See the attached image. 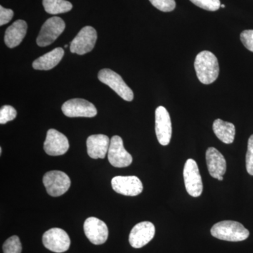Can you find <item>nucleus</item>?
Listing matches in <instances>:
<instances>
[{"label": "nucleus", "instance_id": "nucleus-1", "mask_svg": "<svg viewBox=\"0 0 253 253\" xmlns=\"http://www.w3.org/2000/svg\"><path fill=\"white\" fill-rule=\"evenodd\" d=\"M194 68L196 76L203 84H212L219 76V63L215 55L211 51L200 52L195 59Z\"/></svg>", "mask_w": 253, "mask_h": 253}, {"label": "nucleus", "instance_id": "nucleus-2", "mask_svg": "<svg viewBox=\"0 0 253 253\" xmlns=\"http://www.w3.org/2000/svg\"><path fill=\"white\" fill-rule=\"evenodd\" d=\"M211 232L216 239L231 242L244 241L250 235L249 231L242 224L231 220L219 221L212 226Z\"/></svg>", "mask_w": 253, "mask_h": 253}, {"label": "nucleus", "instance_id": "nucleus-3", "mask_svg": "<svg viewBox=\"0 0 253 253\" xmlns=\"http://www.w3.org/2000/svg\"><path fill=\"white\" fill-rule=\"evenodd\" d=\"M98 78L101 83L110 86L125 101H131L134 99V93L117 73L109 68L101 70Z\"/></svg>", "mask_w": 253, "mask_h": 253}, {"label": "nucleus", "instance_id": "nucleus-4", "mask_svg": "<svg viewBox=\"0 0 253 253\" xmlns=\"http://www.w3.org/2000/svg\"><path fill=\"white\" fill-rule=\"evenodd\" d=\"M66 23L62 18L54 16L46 20L42 26L37 38V44L40 46H46L53 42L64 31Z\"/></svg>", "mask_w": 253, "mask_h": 253}, {"label": "nucleus", "instance_id": "nucleus-5", "mask_svg": "<svg viewBox=\"0 0 253 253\" xmlns=\"http://www.w3.org/2000/svg\"><path fill=\"white\" fill-rule=\"evenodd\" d=\"M43 184L46 192L52 197L62 196L71 187V181L66 173L59 170L50 171L43 176Z\"/></svg>", "mask_w": 253, "mask_h": 253}, {"label": "nucleus", "instance_id": "nucleus-6", "mask_svg": "<svg viewBox=\"0 0 253 253\" xmlns=\"http://www.w3.org/2000/svg\"><path fill=\"white\" fill-rule=\"evenodd\" d=\"M183 174L188 194L192 197H199L202 194L204 186L199 166L194 159L190 158L186 161Z\"/></svg>", "mask_w": 253, "mask_h": 253}, {"label": "nucleus", "instance_id": "nucleus-7", "mask_svg": "<svg viewBox=\"0 0 253 253\" xmlns=\"http://www.w3.org/2000/svg\"><path fill=\"white\" fill-rule=\"evenodd\" d=\"M97 40V33L91 26L82 28L76 38L71 42V52L78 55H84L94 49Z\"/></svg>", "mask_w": 253, "mask_h": 253}, {"label": "nucleus", "instance_id": "nucleus-8", "mask_svg": "<svg viewBox=\"0 0 253 253\" xmlns=\"http://www.w3.org/2000/svg\"><path fill=\"white\" fill-rule=\"evenodd\" d=\"M44 247L52 252H66L71 246V239L67 233L59 228H52L46 231L42 236Z\"/></svg>", "mask_w": 253, "mask_h": 253}, {"label": "nucleus", "instance_id": "nucleus-9", "mask_svg": "<svg viewBox=\"0 0 253 253\" xmlns=\"http://www.w3.org/2000/svg\"><path fill=\"white\" fill-rule=\"evenodd\" d=\"M108 158L113 167L118 168L128 167L133 161L132 156L125 149L122 138L117 135L111 138Z\"/></svg>", "mask_w": 253, "mask_h": 253}, {"label": "nucleus", "instance_id": "nucleus-10", "mask_svg": "<svg viewBox=\"0 0 253 253\" xmlns=\"http://www.w3.org/2000/svg\"><path fill=\"white\" fill-rule=\"evenodd\" d=\"M63 114L69 118H93L97 114L94 105L83 99H73L65 102L61 107Z\"/></svg>", "mask_w": 253, "mask_h": 253}, {"label": "nucleus", "instance_id": "nucleus-11", "mask_svg": "<svg viewBox=\"0 0 253 253\" xmlns=\"http://www.w3.org/2000/svg\"><path fill=\"white\" fill-rule=\"evenodd\" d=\"M156 133L158 142L162 146L169 144L172 137V123L167 109L161 106L156 110Z\"/></svg>", "mask_w": 253, "mask_h": 253}, {"label": "nucleus", "instance_id": "nucleus-12", "mask_svg": "<svg viewBox=\"0 0 253 253\" xmlns=\"http://www.w3.org/2000/svg\"><path fill=\"white\" fill-rule=\"evenodd\" d=\"M113 189L118 194L136 196L143 191V184L136 176H117L111 180Z\"/></svg>", "mask_w": 253, "mask_h": 253}, {"label": "nucleus", "instance_id": "nucleus-13", "mask_svg": "<svg viewBox=\"0 0 253 253\" xmlns=\"http://www.w3.org/2000/svg\"><path fill=\"white\" fill-rule=\"evenodd\" d=\"M156 228L150 221H142L136 224L131 229L129 242L134 249H141L154 239Z\"/></svg>", "mask_w": 253, "mask_h": 253}, {"label": "nucleus", "instance_id": "nucleus-14", "mask_svg": "<svg viewBox=\"0 0 253 253\" xmlns=\"http://www.w3.org/2000/svg\"><path fill=\"white\" fill-rule=\"evenodd\" d=\"M84 231L86 238L94 245L104 244L109 236L107 225L104 221L94 217L87 218L84 221Z\"/></svg>", "mask_w": 253, "mask_h": 253}, {"label": "nucleus", "instance_id": "nucleus-15", "mask_svg": "<svg viewBox=\"0 0 253 253\" xmlns=\"http://www.w3.org/2000/svg\"><path fill=\"white\" fill-rule=\"evenodd\" d=\"M69 149L68 138L62 133L54 129H50L46 133L44 150L49 156H57L66 154Z\"/></svg>", "mask_w": 253, "mask_h": 253}, {"label": "nucleus", "instance_id": "nucleus-16", "mask_svg": "<svg viewBox=\"0 0 253 253\" xmlns=\"http://www.w3.org/2000/svg\"><path fill=\"white\" fill-rule=\"evenodd\" d=\"M110 140L109 136L104 134H94L86 139V149L89 157L93 159H104L109 151Z\"/></svg>", "mask_w": 253, "mask_h": 253}, {"label": "nucleus", "instance_id": "nucleus-17", "mask_svg": "<svg viewBox=\"0 0 253 253\" xmlns=\"http://www.w3.org/2000/svg\"><path fill=\"white\" fill-rule=\"evenodd\" d=\"M206 163L210 174L218 179L224 175L226 170V162L223 155L214 147L208 148L206 154Z\"/></svg>", "mask_w": 253, "mask_h": 253}, {"label": "nucleus", "instance_id": "nucleus-18", "mask_svg": "<svg viewBox=\"0 0 253 253\" xmlns=\"http://www.w3.org/2000/svg\"><path fill=\"white\" fill-rule=\"evenodd\" d=\"M28 25L23 20H17L5 32L4 42L9 48H14L21 44L27 33Z\"/></svg>", "mask_w": 253, "mask_h": 253}, {"label": "nucleus", "instance_id": "nucleus-19", "mask_svg": "<svg viewBox=\"0 0 253 253\" xmlns=\"http://www.w3.org/2000/svg\"><path fill=\"white\" fill-rule=\"evenodd\" d=\"M64 50L57 47L33 61V67L40 71H49L57 66L63 59Z\"/></svg>", "mask_w": 253, "mask_h": 253}, {"label": "nucleus", "instance_id": "nucleus-20", "mask_svg": "<svg viewBox=\"0 0 253 253\" xmlns=\"http://www.w3.org/2000/svg\"><path fill=\"white\" fill-rule=\"evenodd\" d=\"M212 129L216 136L224 144H230L234 142L236 129L232 123L217 119L213 123Z\"/></svg>", "mask_w": 253, "mask_h": 253}, {"label": "nucleus", "instance_id": "nucleus-21", "mask_svg": "<svg viewBox=\"0 0 253 253\" xmlns=\"http://www.w3.org/2000/svg\"><path fill=\"white\" fill-rule=\"evenodd\" d=\"M42 4L46 12L49 14H59L68 12L73 5L66 0H42Z\"/></svg>", "mask_w": 253, "mask_h": 253}, {"label": "nucleus", "instance_id": "nucleus-22", "mask_svg": "<svg viewBox=\"0 0 253 253\" xmlns=\"http://www.w3.org/2000/svg\"><path fill=\"white\" fill-rule=\"evenodd\" d=\"M4 253H21L22 246L17 236L9 238L3 244Z\"/></svg>", "mask_w": 253, "mask_h": 253}, {"label": "nucleus", "instance_id": "nucleus-23", "mask_svg": "<svg viewBox=\"0 0 253 253\" xmlns=\"http://www.w3.org/2000/svg\"><path fill=\"white\" fill-rule=\"evenodd\" d=\"M17 116L16 109L12 106L6 105L0 109V124L4 125L13 121Z\"/></svg>", "mask_w": 253, "mask_h": 253}, {"label": "nucleus", "instance_id": "nucleus-24", "mask_svg": "<svg viewBox=\"0 0 253 253\" xmlns=\"http://www.w3.org/2000/svg\"><path fill=\"white\" fill-rule=\"evenodd\" d=\"M193 4L207 11H215L221 6L219 0H190Z\"/></svg>", "mask_w": 253, "mask_h": 253}, {"label": "nucleus", "instance_id": "nucleus-25", "mask_svg": "<svg viewBox=\"0 0 253 253\" xmlns=\"http://www.w3.org/2000/svg\"><path fill=\"white\" fill-rule=\"evenodd\" d=\"M149 1L156 9L163 12H170L176 7V2L174 0H149Z\"/></svg>", "mask_w": 253, "mask_h": 253}, {"label": "nucleus", "instance_id": "nucleus-26", "mask_svg": "<svg viewBox=\"0 0 253 253\" xmlns=\"http://www.w3.org/2000/svg\"><path fill=\"white\" fill-rule=\"evenodd\" d=\"M246 169L249 174L253 176V134L250 136L248 142L247 154L246 157Z\"/></svg>", "mask_w": 253, "mask_h": 253}, {"label": "nucleus", "instance_id": "nucleus-27", "mask_svg": "<svg viewBox=\"0 0 253 253\" xmlns=\"http://www.w3.org/2000/svg\"><path fill=\"white\" fill-rule=\"evenodd\" d=\"M240 38L245 47L253 52V30L243 31Z\"/></svg>", "mask_w": 253, "mask_h": 253}, {"label": "nucleus", "instance_id": "nucleus-28", "mask_svg": "<svg viewBox=\"0 0 253 253\" xmlns=\"http://www.w3.org/2000/svg\"><path fill=\"white\" fill-rule=\"evenodd\" d=\"M14 16V11L11 9H6L2 6H0V26L6 24L12 19Z\"/></svg>", "mask_w": 253, "mask_h": 253}, {"label": "nucleus", "instance_id": "nucleus-29", "mask_svg": "<svg viewBox=\"0 0 253 253\" xmlns=\"http://www.w3.org/2000/svg\"><path fill=\"white\" fill-rule=\"evenodd\" d=\"M218 180L219 181H223V179H224V177H223V176H219V178H218Z\"/></svg>", "mask_w": 253, "mask_h": 253}, {"label": "nucleus", "instance_id": "nucleus-30", "mask_svg": "<svg viewBox=\"0 0 253 253\" xmlns=\"http://www.w3.org/2000/svg\"><path fill=\"white\" fill-rule=\"evenodd\" d=\"M220 7H221V8H225V5H224V4H221Z\"/></svg>", "mask_w": 253, "mask_h": 253}, {"label": "nucleus", "instance_id": "nucleus-31", "mask_svg": "<svg viewBox=\"0 0 253 253\" xmlns=\"http://www.w3.org/2000/svg\"><path fill=\"white\" fill-rule=\"evenodd\" d=\"M1 152H2V150H1V148H0V154H1Z\"/></svg>", "mask_w": 253, "mask_h": 253}, {"label": "nucleus", "instance_id": "nucleus-32", "mask_svg": "<svg viewBox=\"0 0 253 253\" xmlns=\"http://www.w3.org/2000/svg\"><path fill=\"white\" fill-rule=\"evenodd\" d=\"M68 46V44H66V45H65V48H67Z\"/></svg>", "mask_w": 253, "mask_h": 253}]
</instances>
